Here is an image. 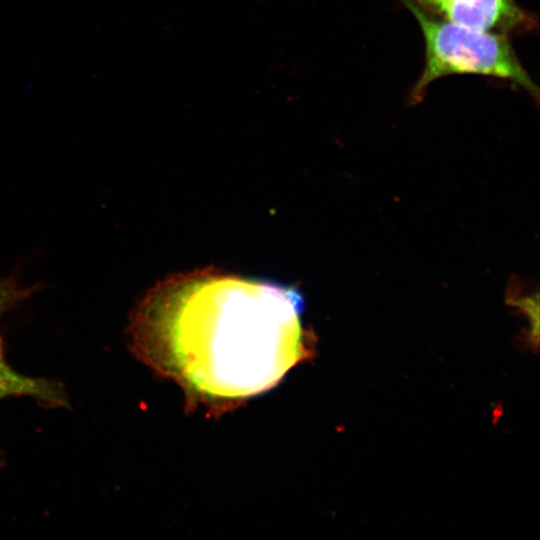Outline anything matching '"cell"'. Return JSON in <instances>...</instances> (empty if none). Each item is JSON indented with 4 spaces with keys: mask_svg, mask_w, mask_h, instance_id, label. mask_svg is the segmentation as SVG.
<instances>
[{
    "mask_svg": "<svg viewBox=\"0 0 540 540\" xmlns=\"http://www.w3.org/2000/svg\"><path fill=\"white\" fill-rule=\"evenodd\" d=\"M301 312L290 287L202 272L151 291L129 333L146 364L190 395L225 403L270 389L308 355Z\"/></svg>",
    "mask_w": 540,
    "mask_h": 540,
    "instance_id": "1",
    "label": "cell"
},
{
    "mask_svg": "<svg viewBox=\"0 0 540 540\" xmlns=\"http://www.w3.org/2000/svg\"><path fill=\"white\" fill-rule=\"evenodd\" d=\"M418 22L425 42L423 71L409 91L411 105L420 103L430 84L453 74H476L511 82L536 102L539 89L521 64L509 37L460 26L409 2H401Z\"/></svg>",
    "mask_w": 540,
    "mask_h": 540,
    "instance_id": "2",
    "label": "cell"
},
{
    "mask_svg": "<svg viewBox=\"0 0 540 540\" xmlns=\"http://www.w3.org/2000/svg\"><path fill=\"white\" fill-rule=\"evenodd\" d=\"M409 2L448 22L489 33L530 34L538 28V16L515 0H399Z\"/></svg>",
    "mask_w": 540,
    "mask_h": 540,
    "instance_id": "3",
    "label": "cell"
},
{
    "mask_svg": "<svg viewBox=\"0 0 540 540\" xmlns=\"http://www.w3.org/2000/svg\"><path fill=\"white\" fill-rule=\"evenodd\" d=\"M14 395L31 396L50 406L67 404L66 397L60 385L45 379L31 378L26 382L0 381V400Z\"/></svg>",
    "mask_w": 540,
    "mask_h": 540,
    "instance_id": "4",
    "label": "cell"
},
{
    "mask_svg": "<svg viewBox=\"0 0 540 540\" xmlns=\"http://www.w3.org/2000/svg\"><path fill=\"white\" fill-rule=\"evenodd\" d=\"M36 289V286H22L15 277L0 278V317L28 298ZM31 378L17 373L6 363L0 340V381L26 382Z\"/></svg>",
    "mask_w": 540,
    "mask_h": 540,
    "instance_id": "5",
    "label": "cell"
}]
</instances>
